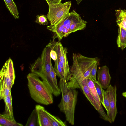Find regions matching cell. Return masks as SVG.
<instances>
[{"label": "cell", "mask_w": 126, "mask_h": 126, "mask_svg": "<svg viewBox=\"0 0 126 126\" xmlns=\"http://www.w3.org/2000/svg\"><path fill=\"white\" fill-rule=\"evenodd\" d=\"M80 86L85 96L99 113L101 118L105 121L112 123L104 112L102 105L100 106L98 104L91 93L87 85L86 79L81 82Z\"/></svg>", "instance_id": "obj_7"}, {"label": "cell", "mask_w": 126, "mask_h": 126, "mask_svg": "<svg viewBox=\"0 0 126 126\" xmlns=\"http://www.w3.org/2000/svg\"><path fill=\"white\" fill-rule=\"evenodd\" d=\"M116 22L119 27H121L126 31V11L120 9L115 10Z\"/></svg>", "instance_id": "obj_14"}, {"label": "cell", "mask_w": 126, "mask_h": 126, "mask_svg": "<svg viewBox=\"0 0 126 126\" xmlns=\"http://www.w3.org/2000/svg\"><path fill=\"white\" fill-rule=\"evenodd\" d=\"M3 100L5 103V108L3 115L7 118L15 120L13 113L12 98L11 92Z\"/></svg>", "instance_id": "obj_13"}, {"label": "cell", "mask_w": 126, "mask_h": 126, "mask_svg": "<svg viewBox=\"0 0 126 126\" xmlns=\"http://www.w3.org/2000/svg\"><path fill=\"white\" fill-rule=\"evenodd\" d=\"M37 115V126H52L45 112L43 106L39 105L35 106V109Z\"/></svg>", "instance_id": "obj_12"}, {"label": "cell", "mask_w": 126, "mask_h": 126, "mask_svg": "<svg viewBox=\"0 0 126 126\" xmlns=\"http://www.w3.org/2000/svg\"><path fill=\"white\" fill-rule=\"evenodd\" d=\"M93 80L94 82L97 93L99 97L100 102L102 103V104L103 103V97L102 92V88L98 84L97 81H94Z\"/></svg>", "instance_id": "obj_25"}, {"label": "cell", "mask_w": 126, "mask_h": 126, "mask_svg": "<svg viewBox=\"0 0 126 126\" xmlns=\"http://www.w3.org/2000/svg\"><path fill=\"white\" fill-rule=\"evenodd\" d=\"M71 12L72 19L70 30L72 32L84 29L86 26L87 22L83 20L75 10H73Z\"/></svg>", "instance_id": "obj_11"}, {"label": "cell", "mask_w": 126, "mask_h": 126, "mask_svg": "<svg viewBox=\"0 0 126 126\" xmlns=\"http://www.w3.org/2000/svg\"><path fill=\"white\" fill-rule=\"evenodd\" d=\"M47 3L49 9L47 18L50 24L49 26L51 27L57 25L67 16L72 5L70 1L64 3Z\"/></svg>", "instance_id": "obj_5"}, {"label": "cell", "mask_w": 126, "mask_h": 126, "mask_svg": "<svg viewBox=\"0 0 126 126\" xmlns=\"http://www.w3.org/2000/svg\"><path fill=\"white\" fill-rule=\"evenodd\" d=\"M62 97L58 105L60 111L65 115L66 120L72 125L74 124V114L78 92L68 86L67 82L60 79L59 83Z\"/></svg>", "instance_id": "obj_3"}, {"label": "cell", "mask_w": 126, "mask_h": 126, "mask_svg": "<svg viewBox=\"0 0 126 126\" xmlns=\"http://www.w3.org/2000/svg\"><path fill=\"white\" fill-rule=\"evenodd\" d=\"M107 88L109 93L110 111L107 115L112 123L114 121L117 113L116 105L117 88L115 85L112 86L110 85Z\"/></svg>", "instance_id": "obj_9"}, {"label": "cell", "mask_w": 126, "mask_h": 126, "mask_svg": "<svg viewBox=\"0 0 126 126\" xmlns=\"http://www.w3.org/2000/svg\"><path fill=\"white\" fill-rule=\"evenodd\" d=\"M0 126H23L21 124L6 118L2 114L0 115Z\"/></svg>", "instance_id": "obj_18"}, {"label": "cell", "mask_w": 126, "mask_h": 126, "mask_svg": "<svg viewBox=\"0 0 126 126\" xmlns=\"http://www.w3.org/2000/svg\"><path fill=\"white\" fill-rule=\"evenodd\" d=\"M83 0H76L78 5Z\"/></svg>", "instance_id": "obj_31"}, {"label": "cell", "mask_w": 126, "mask_h": 126, "mask_svg": "<svg viewBox=\"0 0 126 126\" xmlns=\"http://www.w3.org/2000/svg\"><path fill=\"white\" fill-rule=\"evenodd\" d=\"M50 42L43 50L40 56L30 65L32 72L37 75L42 79L50 76L52 65L50 53L52 47Z\"/></svg>", "instance_id": "obj_4"}, {"label": "cell", "mask_w": 126, "mask_h": 126, "mask_svg": "<svg viewBox=\"0 0 126 126\" xmlns=\"http://www.w3.org/2000/svg\"><path fill=\"white\" fill-rule=\"evenodd\" d=\"M122 95L124 97L126 98V92H123Z\"/></svg>", "instance_id": "obj_32"}, {"label": "cell", "mask_w": 126, "mask_h": 126, "mask_svg": "<svg viewBox=\"0 0 126 126\" xmlns=\"http://www.w3.org/2000/svg\"><path fill=\"white\" fill-rule=\"evenodd\" d=\"M119 27L117 43L118 47L123 50L126 48V31L121 27Z\"/></svg>", "instance_id": "obj_15"}, {"label": "cell", "mask_w": 126, "mask_h": 126, "mask_svg": "<svg viewBox=\"0 0 126 126\" xmlns=\"http://www.w3.org/2000/svg\"><path fill=\"white\" fill-rule=\"evenodd\" d=\"M103 97V103L102 104L107 111V114H108L110 111L109 105V93L108 89L107 88L106 91L102 89Z\"/></svg>", "instance_id": "obj_21"}, {"label": "cell", "mask_w": 126, "mask_h": 126, "mask_svg": "<svg viewBox=\"0 0 126 126\" xmlns=\"http://www.w3.org/2000/svg\"><path fill=\"white\" fill-rule=\"evenodd\" d=\"M47 16L43 14H40L37 15L36 18L35 22L40 25H47L48 22Z\"/></svg>", "instance_id": "obj_24"}, {"label": "cell", "mask_w": 126, "mask_h": 126, "mask_svg": "<svg viewBox=\"0 0 126 126\" xmlns=\"http://www.w3.org/2000/svg\"><path fill=\"white\" fill-rule=\"evenodd\" d=\"M98 83L103 89H107L110 85L111 77L108 68L106 66L99 68L97 71Z\"/></svg>", "instance_id": "obj_10"}, {"label": "cell", "mask_w": 126, "mask_h": 126, "mask_svg": "<svg viewBox=\"0 0 126 126\" xmlns=\"http://www.w3.org/2000/svg\"><path fill=\"white\" fill-rule=\"evenodd\" d=\"M6 7L15 19L19 18L17 7L13 0H3Z\"/></svg>", "instance_id": "obj_16"}, {"label": "cell", "mask_w": 126, "mask_h": 126, "mask_svg": "<svg viewBox=\"0 0 126 126\" xmlns=\"http://www.w3.org/2000/svg\"><path fill=\"white\" fill-rule=\"evenodd\" d=\"M99 63H97L95 64L92 68L90 73V76L93 80L94 81H97L96 80V74L97 68L99 65Z\"/></svg>", "instance_id": "obj_26"}, {"label": "cell", "mask_w": 126, "mask_h": 126, "mask_svg": "<svg viewBox=\"0 0 126 126\" xmlns=\"http://www.w3.org/2000/svg\"><path fill=\"white\" fill-rule=\"evenodd\" d=\"M48 3L56 4L61 2V0H45Z\"/></svg>", "instance_id": "obj_30"}, {"label": "cell", "mask_w": 126, "mask_h": 126, "mask_svg": "<svg viewBox=\"0 0 126 126\" xmlns=\"http://www.w3.org/2000/svg\"><path fill=\"white\" fill-rule=\"evenodd\" d=\"M52 42V47L50 53L51 57L54 61L56 60L57 59V54L56 51L54 50L53 41Z\"/></svg>", "instance_id": "obj_28"}, {"label": "cell", "mask_w": 126, "mask_h": 126, "mask_svg": "<svg viewBox=\"0 0 126 126\" xmlns=\"http://www.w3.org/2000/svg\"><path fill=\"white\" fill-rule=\"evenodd\" d=\"M61 0V1H62V0Z\"/></svg>", "instance_id": "obj_33"}, {"label": "cell", "mask_w": 126, "mask_h": 126, "mask_svg": "<svg viewBox=\"0 0 126 126\" xmlns=\"http://www.w3.org/2000/svg\"><path fill=\"white\" fill-rule=\"evenodd\" d=\"M87 85L91 94L100 106L101 102L97 93L94 82L90 76L86 79Z\"/></svg>", "instance_id": "obj_17"}, {"label": "cell", "mask_w": 126, "mask_h": 126, "mask_svg": "<svg viewBox=\"0 0 126 126\" xmlns=\"http://www.w3.org/2000/svg\"><path fill=\"white\" fill-rule=\"evenodd\" d=\"M45 112L52 126H67L66 124L57 117L55 116L45 110Z\"/></svg>", "instance_id": "obj_19"}, {"label": "cell", "mask_w": 126, "mask_h": 126, "mask_svg": "<svg viewBox=\"0 0 126 126\" xmlns=\"http://www.w3.org/2000/svg\"><path fill=\"white\" fill-rule=\"evenodd\" d=\"M50 75L54 84L57 87H59L58 85L56 75L54 70L53 67L52 65L51 71L50 73Z\"/></svg>", "instance_id": "obj_27"}, {"label": "cell", "mask_w": 126, "mask_h": 126, "mask_svg": "<svg viewBox=\"0 0 126 126\" xmlns=\"http://www.w3.org/2000/svg\"><path fill=\"white\" fill-rule=\"evenodd\" d=\"M37 126V115L36 110L35 109L32 112L28 119L25 126Z\"/></svg>", "instance_id": "obj_22"}, {"label": "cell", "mask_w": 126, "mask_h": 126, "mask_svg": "<svg viewBox=\"0 0 126 126\" xmlns=\"http://www.w3.org/2000/svg\"><path fill=\"white\" fill-rule=\"evenodd\" d=\"M0 77L11 90L14 84L15 76L13 62L10 58L6 61L0 70Z\"/></svg>", "instance_id": "obj_6"}, {"label": "cell", "mask_w": 126, "mask_h": 126, "mask_svg": "<svg viewBox=\"0 0 126 126\" xmlns=\"http://www.w3.org/2000/svg\"><path fill=\"white\" fill-rule=\"evenodd\" d=\"M72 32L70 30L64 27L62 32L61 35L62 39L63 37H67Z\"/></svg>", "instance_id": "obj_29"}, {"label": "cell", "mask_w": 126, "mask_h": 126, "mask_svg": "<svg viewBox=\"0 0 126 126\" xmlns=\"http://www.w3.org/2000/svg\"><path fill=\"white\" fill-rule=\"evenodd\" d=\"M73 63L70 69V74L67 80L68 86L73 89L81 88V82L90 77V72L97 63V57L90 58L80 53H73Z\"/></svg>", "instance_id": "obj_1"}, {"label": "cell", "mask_w": 126, "mask_h": 126, "mask_svg": "<svg viewBox=\"0 0 126 126\" xmlns=\"http://www.w3.org/2000/svg\"><path fill=\"white\" fill-rule=\"evenodd\" d=\"M27 86L30 95L37 103L48 105L53 102V94L43 81L37 74L32 72L27 76Z\"/></svg>", "instance_id": "obj_2"}, {"label": "cell", "mask_w": 126, "mask_h": 126, "mask_svg": "<svg viewBox=\"0 0 126 126\" xmlns=\"http://www.w3.org/2000/svg\"><path fill=\"white\" fill-rule=\"evenodd\" d=\"M54 69L57 76L63 80L65 82H67L65 79L62 69L59 65L57 59L54 61Z\"/></svg>", "instance_id": "obj_23"}, {"label": "cell", "mask_w": 126, "mask_h": 126, "mask_svg": "<svg viewBox=\"0 0 126 126\" xmlns=\"http://www.w3.org/2000/svg\"><path fill=\"white\" fill-rule=\"evenodd\" d=\"M53 42L54 49L56 51L60 60L63 64L64 67L66 72L65 79L67 81L70 74V69L67 56V49L63 47L60 40L56 42L53 41Z\"/></svg>", "instance_id": "obj_8"}, {"label": "cell", "mask_w": 126, "mask_h": 126, "mask_svg": "<svg viewBox=\"0 0 126 126\" xmlns=\"http://www.w3.org/2000/svg\"><path fill=\"white\" fill-rule=\"evenodd\" d=\"M0 99L4 100L9 95L11 92L10 90L6 85L4 80L0 79Z\"/></svg>", "instance_id": "obj_20"}]
</instances>
